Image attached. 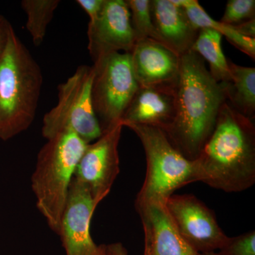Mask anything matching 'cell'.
<instances>
[{
  "label": "cell",
  "mask_w": 255,
  "mask_h": 255,
  "mask_svg": "<svg viewBox=\"0 0 255 255\" xmlns=\"http://www.w3.org/2000/svg\"><path fill=\"white\" fill-rule=\"evenodd\" d=\"M175 96L174 120L163 131L186 158L196 160L214 132L226 92L191 50L180 56Z\"/></svg>",
  "instance_id": "6da1fadb"
},
{
  "label": "cell",
  "mask_w": 255,
  "mask_h": 255,
  "mask_svg": "<svg viewBox=\"0 0 255 255\" xmlns=\"http://www.w3.org/2000/svg\"><path fill=\"white\" fill-rule=\"evenodd\" d=\"M199 182L226 192H241L255 182V121L226 101L214 132L196 159Z\"/></svg>",
  "instance_id": "7a4b0ae2"
},
{
  "label": "cell",
  "mask_w": 255,
  "mask_h": 255,
  "mask_svg": "<svg viewBox=\"0 0 255 255\" xmlns=\"http://www.w3.org/2000/svg\"><path fill=\"white\" fill-rule=\"evenodd\" d=\"M42 70L14 28L0 58V139L8 140L34 121L43 86Z\"/></svg>",
  "instance_id": "3957f363"
},
{
  "label": "cell",
  "mask_w": 255,
  "mask_h": 255,
  "mask_svg": "<svg viewBox=\"0 0 255 255\" xmlns=\"http://www.w3.org/2000/svg\"><path fill=\"white\" fill-rule=\"evenodd\" d=\"M87 145L73 132H60L47 140L37 157L32 190L38 211L58 236L70 183Z\"/></svg>",
  "instance_id": "277c9868"
},
{
  "label": "cell",
  "mask_w": 255,
  "mask_h": 255,
  "mask_svg": "<svg viewBox=\"0 0 255 255\" xmlns=\"http://www.w3.org/2000/svg\"><path fill=\"white\" fill-rule=\"evenodd\" d=\"M132 130L142 142L147 160L145 181L135 204H165L179 188L199 182L195 160L186 158L159 128L140 124L124 126Z\"/></svg>",
  "instance_id": "5b68a950"
},
{
  "label": "cell",
  "mask_w": 255,
  "mask_h": 255,
  "mask_svg": "<svg viewBox=\"0 0 255 255\" xmlns=\"http://www.w3.org/2000/svg\"><path fill=\"white\" fill-rule=\"evenodd\" d=\"M92 66L80 65L76 71L58 87V102L43 117L42 135L49 140L70 131L86 143L102 135L100 124L92 105Z\"/></svg>",
  "instance_id": "8992f818"
},
{
  "label": "cell",
  "mask_w": 255,
  "mask_h": 255,
  "mask_svg": "<svg viewBox=\"0 0 255 255\" xmlns=\"http://www.w3.org/2000/svg\"><path fill=\"white\" fill-rule=\"evenodd\" d=\"M92 105L102 131L122 123L138 89L129 53H114L94 62Z\"/></svg>",
  "instance_id": "52a82bcc"
},
{
  "label": "cell",
  "mask_w": 255,
  "mask_h": 255,
  "mask_svg": "<svg viewBox=\"0 0 255 255\" xmlns=\"http://www.w3.org/2000/svg\"><path fill=\"white\" fill-rule=\"evenodd\" d=\"M165 207L178 232L198 254L219 251L227 242L214 213L195 196L172 194Z\"/></svg>",
  "instance_id": "ba28073f"
},
{
  "label": "cell",
  "mask_w": 255,
  "mask_h": 255,
  "mask_svg": "<svg viewBox=\"0 0 255 255\" xmlns=\"http://www.w3.org/2000/svg\"><path fill=\"white\" fill-rule=\"evenodd\" d=\"M123 127L117 124L87 144L74 174L100 203L110 194L120 172L118 147Z\"/></svg>",
  "instance_id": "9c48e42d"
},
{
  "label": "cell",
  "mask_w": 255,
  "mask_h": 255,
  "mask_svg": "<svg viewBox=\"0 0 255 255\" xmlns=\"http://www.w3.org/2000/svg\"><path fill=\"white\" fill-rule=\"evenodd\" d=\"M87 34L93 62L111 53H130L136 40L127 1L105 0L100 14L89 22Z\"/></svg>",
  "instance_id": "30bf717a"
},
{
  "label": "cell",
  "mask_w": 255,
  "mask_h": 255,
  "mask_svg": "<svg viewBox=\"0 0 255 255\" xmlns=\"http://www.w3.org/2000/svg\"><path fill=\"white\" fill-rule=\"evenodd\" d=\"M100 202L88 188L73 177L60 223L59 236L66 255H94L98 251L90 234V223Z\"/></svg>",
  "instance_id": "8fae6325"
},
{
  "label": "cell",
  "mask_w": 255,
  "mask_h": 255,
  "mask_svg": "<svg viewBox=\"0 0 255 255\" xmlns=\"http://www.w3.org/2000/svg\"><path fill=\"white\" fill-rule=\"evenodd\" d=\"M134 77L138 87H175L180 56L151 38L135 42L130 53Z\"/></svg>",
  "instance_id": "7c38bea8"
},
{
  "label": "cell",
  "mask_w": 255,
  "mask_h": 255,
  "mask_svg": "<svg viewBox=\"0 0 255 255\" xmlns=\"http://www.w3.org/2000/svg\"><path fill=\"white\" fill-rule=\"evenodd\" d=\"M143 227V255H199L178 232L165 204H135Z\"/></svg>",
  "instance_id": "4fadbf2b"
},
{
  "label": "cell",
  "mask_w": 255,
  "mask_h": 255,
  "mask_svg": "<svg viewBox=\"0 0 255 255\" xmlns=\"http://www.w3.org/2000/svg\"><path fill=\"white\" fill-rule=\"evenodd\" d=\"M175 87H139L124 112L123 127L135 124L165 130L175 115Z\"/></svg>",
  "instance_id": "5bb4252c"
},
{
  "label": "cell",
  "mask_w": 255,
  "mask_h": 255,
  "mask_svg": "<svg viewBox=\"0 0 255 255\" xmlns=\"http://www.w3.org/2000/svg\"><path fill=\"white\" fill-rule=\"evenodd\" d=\"M150 10L159 43L179 56L191 50L199 30L193 26L185 10L171 0H150Z\"/></svg>",
  "instance_id": "9a60e30c"
},
{
  "label": "cell",
  "mask_w": 255,
  "mask_h": 255,
  "mask_svg": "<svg viewBox=\"0 0 255 255\" xmlns=\"http://www.w3.org/2000/svg\"><path fill=\"white\" fill-rule=\"evenodd\" d=\"M228 65L231 80L221 83L226 101L238 112L255 121V68L236 65L229 60Z\"/></svg>",
  "instance_id": "2e32d148"
},
{
  "label": "cell",
  "mask_w": 255,
  "mask_h": 255,
  "mask_svg": "<svg viewBox=\"0 0 255 255\" xmlns=\"http://www.w3.org/2000/svg\"><path fill=\"white\" fill-rule=\"evenodd\" d=\"M183 9L189 21L197 29L211 28L219 32L238 49L255 59V38H248L238 33L233 26L216 21L211 18L197 0H187Z\"/></svg>",
  "instance_id": "e0dca14e"
},
{
  "label": "cell",
  "mask_w": 255,
  "mask_h": 255,
  "mask_svg": "<svg viewBox=\"0 0 255 255\" xmlns=\"http://www.w3.org/2000/svg\"><path fill=\"white\" fill-rule=\"evenodd\" d=\"M222 35L211 28L199 30L191 50L197 53L209 65V72L218 82L223 83L231 80L228 60L221 46Z\"/></svg>",
  "instance_id": "ac0fdd59"
},
{
  "label": "cell",
  "mask_w": 255,
  "mask_h": 255,
  "mask_svg": "<svg viewBox=\"0 0 255 255\" xmlns=\"http://www.w3.org/2000/svg\"><path fill=\"white\" fill-rule=\"evenodd\" d=\"M59 0H23L21 7L27 16L26 27L35 46H40L46 36L47 28L53 19Z\"/></svg>",
  "instance_id": "d6986e66"
},
{
  "label": "cell",
  "mask_w": 255,
  "mask_h": 255,
  "mask_svg": "<svg viewBox=\"0 0 255 255\" xmlns=\"http://www.w3.org/2000/svg\"><path fill=\"white\" fill-rule=\"evenodd\" d=\"M130 14V23L136 41L151 38L158 41L151 16L150 0H126Z\"/></svg>",
  "instance_id": "ffe728a7"
},
{
  "label": "cell",
  "mask_w": 255,
  "mask_h": 255,
  "mask_svg": "<svg viewBox=\"0 0 255 255\" xmlns=\"http://www.w3.org/2000/svg\"><path fill=\"white\" fill-rule=\"evenodd\" d=\"M255 18V0H228L221 22L236 25Z\"/></svg>",
  "instance_id": "44dd1931"
},
{
  "label": "cell",
  "mask_w": 255,
  "mask_h": 255,
  "mask_svg": "<svg viewBox=\"0 0 255 255\" xmlns=\"http://www.w3.org/2000/svg\"><path fill=\"white\" fill-rule=\"evenodd\" d=\"M218 253L219 255H255V231L237 237H228L226 244Z\"/></svg>",
  "instance_id": "7402d4cb"
},
{
  "label": "cell",
  "mask_w": 255,
  "mask_h": 255,
  "mask_svg": "<svg viewBox=\"0 0 255 255\" xmlns=\"http://www.w3.org/2000/svg\"><path fill=\"white\" fill-rule=\"evenodd\" d=\"M105 0H77V4L80 5L88 14L90 21H93L102 11Z\"/></svg>",
  "instance_id": "603a6c76"
},
{
  "label": "cell",
  "mask_w": 255,
  "mask_h": 255,
  "mask_svg": "<svg viewBox=\"0 0 255 255\" xmlns=\"http://www.w3.org/2000/svg\"><path fill=\"white\" fill-rule=\"evenodd\" d=\"M11 23L2 15L0 14V58L7 46L10 31L12 28Z\"/></svg>",
  "instance_id": "cb8c5ba5"
},
{
  "label": "cell",
  "mask_w": 255,
  "mask_h": 255,
  "mask_svg": "<svg viewBox=\"0 0 255 255\" xmlns=\"http://www.w3.org/2000/svg\"><path fill=\"white\" fill-rule=\"evenodd\" d=\"M231 26L242 36L255 38V18Z\"/></svg>",
  "instance_id": "d4e9b609"
},
{
  "label": "cell",
  "mask_w": 255,
  "mask_h": 255,
  "mask_svg": "<svg viewBox=\"0 0 255 255\" xmlns=\"http://www.w3.org/2000/svg\"><path fill=\"white\" fill-rule=\"evenodd\" d=\"M105 255H128V253L120 243L105 245Z\"/></svg>",
  "instance_id": "484cf974"
},
{
  "label": "cell",
  "mask_w": 255,
  "mask_h": 255,
  "mask_svg": "<svg viewBox=\"0 0 255 255\" xmlns=\"http://www.w3.org/2000/svg\"><path fill=\"white\" fill-rule=\"evenodd\" d=\"M94 255H105V245H101L99 246L98 251Z\"/></svg>",
  "instance_id": "4316f807"
},
{
  "label": "cell",
  "mask_w": 255,
  "mask_h": 255,
  "mask_svg": "<svg viewBox=\"0 0 255 255\" xmlns=\"http://www.w3.org/2000/svg\"><path fill=\"white\" fill-rule=\"evenodd\" d=\"M199 255H219V253L214 252V253H204V254H199Z\"/></svg>",
  "instance_id": "83f0119b"
}]
</instances>
